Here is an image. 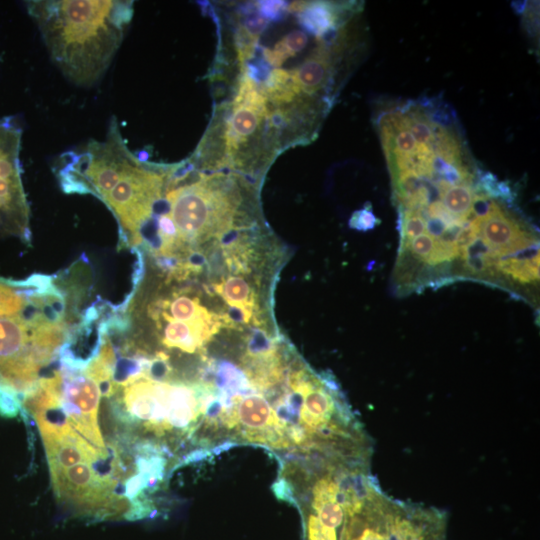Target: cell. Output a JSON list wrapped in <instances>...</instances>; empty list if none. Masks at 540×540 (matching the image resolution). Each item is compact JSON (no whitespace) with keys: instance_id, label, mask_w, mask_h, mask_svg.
I'll return each instance as SVG.
<instances>
[{"instance_id":"1","label":"cell","mask_w":540,"mask_h":540,"mask_svg":"<svg viewBox=\"0 0 540 540\" xmlns=\"http://www.w3.org/2000/svg\"><path fill=\"white\" fill-rule=\"evenodd\" d=\"M26 6L51 61L80 87L105 75L133 17L127 0H33Z\"/></svg>"},{"instance_id":"2","label":"cell","mask_w":540,"mask_h":540,"mask_svg":"<svg viewBox=\"0 0 540 540\" xmlns=\"http://www.w3.org/2000/svg\"><path fill=\"white\" fill-rule=\"evenodd\" d=\"M245 184L235 174H201L186 181L172 172L165 193L166 213L177 232L180 252L186 244H201L213 237L222 238L238 229L243 217Z\"/></svg>"},{"instance_id":"3","label":"cell","mask_w":540,"mask_h":540,"mask_svg":"<svg viewBox=\"0 0 540 540\" xmlns=\"http://www.w3.org/2000/svg\"><path fill=\"white\" fill-rule=\"evenodd\" d=\"M67 335L62 315L0 317V390L19 398L33 389L65 347Z\"/></svg>"},{"instance_id":"4","label":"cell","mask_w":540,"mask_h":540,"mask_svg":"<svg viewBox=\"0 0 540 540\" xmlns=\"http://www.w3.org/2000/svg\"><path fill=\"white\" fill-rule=\"evenodd\" d=\"M235 97L220 127L222 163L250 172L266 164L279 146L270 129L269 106L261 85L244 68Z\"/></svg>"},{"instance_id":"5","label":"cell","mask_w":540,"mask_h":540,"mask_svg":"<svg viewBox=\"0 0 540 540\" xmlns=\"http://www.w3.org/2000/svg\"><path fill=\"white\" fill-rule=\"evenodd\" d=\"M174 167L149 163L135 155L119 181L102 199L130 244L142 243L140 232L162 201Z\"/></svg>"},{"instance_id":"6","label":"cell","mask_w":540,"mask_h":540,"mask_svg":"<svg viewBox=\"0 0 540 540\" xmlns=\"http://www.w3.org/2000/svg\"><path fill=\"white\" fill-rule=\"evenodd\" d=\"M21 135L10 118L0 119V230L14 234H26L29 222L20 169Z\"/></svg>"},{"instance_id":"7","label":"cell","mask_w":540,"mask_h":540,"mask_svg":"<svg viewBox=\"0 0 540 540\" xmlns=\"http://www.w3.org/2000/svg\"><path fill=\"white\" fill-rule=\"evenodd\" d=\"M479 235L497 257L527 249L534 242V239L494 202H491L487 214L480 218Z\"/></svg>"},{"instance_id":"8","label":"cell","mask_w":540,"mask_h":540,"mask_svg":"<svg viewBox=\"0 0 540 540\" xmlns=\"http://www.w3.org/2000/svg\"><path fill=\"white\" fill-rule=\"evenodd\" d=\"M333 72L332 55L328 47L319 46L302 64L291 70L301 91L312 95L326 87Z\"/></svg>"},{"instance_id":"9","label":"cell","mask_w":540,"mask_h":540,"mask_svg":"<svg viewBox=\"0 0 540 540\" xmlns=\"http://www.w3.org/2000/svg\"><path fill=\"white\" fill-rule=\"evenodd\" d=\"M290 10L297 12L301 26L316 37L324 36L341 20L342 5L332 2H295Z\"/></svg>"},{"instance_id":"10","label":"cell","mask_w":540,"mask_h":540,"mask_svg":"<svg viewBox=\"0 0 540 540\" xmlns=\"http://www.w3.org/2000/svg\"><path fill=\"white\" fill-rule=\"evenodd\" d=\"M308 43V36L302 30H293L282 37L272 49H265V59L274 66H281L286 60L301 52Z\"/></svg>"},{"instance_id":"11","label":"cell","mask_w":540,"mask_h":540,"mask_svg":"<svg viewBox=\"0 0 540 540\" xmlns=\"http://www.w3.org/2000/svg\"><path fill=\"white\" fill-rule=\"evenodd\" d=\"M440 197L445 209L458 219L465 221L473 212L474 196L467 184L450 186L441 191Z\"/></svg>"},{"instance_id":"12","label":"cell","mask_w":540,"mask_h":540,"mask_svg":"<svg viewBox=\"0 0 540 540\" xmlns=\"http://www.w3.org/2000/svg\"><path fill=\"white\" fill-rule=\"evenodd\" d=\"M495 267L521 283H529L539 278V253L530 258L501 259L496 262Z\"/></svg>"},{"instance_id":"13","label":"cell","mask_w":540,"mask_h":540,"mask_svg":"<svg viewBox=\"0 0 540 540\" xmlns=\"http://www.w3.org/2000/svg\"><path fill=\"white\" fill-rule=\"evenodd\" d=\"M402 117L404 126L418 143V147L433 150L435 123L417 109L407 111Z\"/></svg>"},{"instance_id":"14","label":"cell","mask_w":540,"mask_h":540,"mask_svg":"<svg viewBox=\"0 0 540 540\" xmlns=\"http://www.w3.org/2000/svg\"><path fill=\"white\" fill-rule=\"evenodd\" d=\"M29 301L14 287L0 282V317L16 315Z\"/></svg>"},{"instance_id":"15","label":"cell","mask_w":540,"mask_h":540,"mask_svg":"<svg viewBox=\"0 0 540 540\" xmlns=\"http://www.w3.org/2000/svg\"><path fill=\"white\" fill-rule=\"evenodd\" d=\"M426 230V221L420 210H408L402 226L403 239L408 242L420 235Z\"/></svg>"},{"instance_id":"16","label":"cell","mask_w":540,"mask_h":540,"mask_svg":"<svg viewBox=\"0 0 540 540\" xmlns=\"http://www.w3.org/2000/svg\"><path fill=\"white\" fill-rule=\"evenodd\" d=\"M406 247L416 258L427 262L436 248V239L429 234H422L406 242Z\"/></svg>"},{"instance_id":"17","label":"cell","mask_w":540,"mask_h":540,"mask_svg":"<svg viewBox=\"0 0 540 540\" xmlns=\"http://www.w3.org/2000/svg\"><path fill=\"white\" fill-rule=\"evenodd\" d=\"M380 223V220L375 216L370 205L355 211L349 221V225L353 229L367 231L375 228Z\"/></svg>"},{"instance_id":"18","label":"cell","mask_w":540,"mask_h":540,"mask_svg":"<svg viewBox=\"0 0 540 540\" xmlns=\"http://www.w3.org/2000/svg\"><path fill=\"white\" fill-rule=\"evenodd\" d=\"M257 7L264 20H277L284 13L286 4L283 1H260Z\"/></svg>"}]
</instances>
